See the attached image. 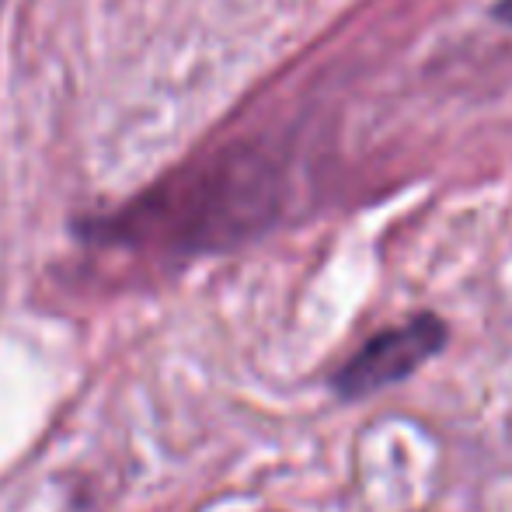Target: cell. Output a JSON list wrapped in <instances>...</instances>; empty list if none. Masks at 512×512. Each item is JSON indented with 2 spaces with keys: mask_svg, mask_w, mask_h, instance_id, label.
<instances>
[{
  "mask_svg": "<svg viewBox=\"0 0 512 512\" xmlns=\"http://www.w3.org/2000/svg\"><path fill=\"white\" fill-rule=\"evenodd\" d=\"M272 213L269 171L251 157H223L185 171L108 223V237L175 251H203L241 241Z\"/></svg>",
  "mask_w": 512,
  "mask_h": 512,
  "instance_id": "6da1fadb",
  "label": "cell"
},
{
  "mask_svg": "<svg viewBox=\"0 0 512 512\" xmlns=\"http://www.w3.org/2000/svg\"><path fill=\"white\" fill-rule=\"evenodd\" d=\"M450 342V328L439 314H415L394 328L377 331L366 338L342 370L331 377V391L342 401H363L387 387L408 380L411 373L422 370L429 359H436Z\"/></svg>",
  "mask_w": 512,
  "mask_h": 512,
  "instance_id": "7a4b0ae2",
  "label": "cell"
}]
</instances>
